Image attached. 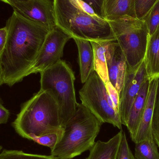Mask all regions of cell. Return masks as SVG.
<instances>
[{"mask_svg":"<svg viewBox=\"0 0 159 159\" xmlns=\"http://www.w3.org/2000/svg\"><path fill=\"white\" fill-rule=\"evenodd\" d=\"M5 27L7 38L0 64L4 84L11 87L27 77L49 30L14 9Z\"/></svg>","mask_w":159,"mask_h":159,"instance_id":"1","label":"cell"},{"mask_svg":"<svg viewBox=\"0 0 159 159\" xmlns=\"http://www.w3.org/2000/svg\"><path fill=\"white\" fill-rule=\"evenodd\" d=\"M56 24L73 38L116 41L108 20L82 0H53Z\"/></svg>","mask_w":159,"mask_h":159,"instance_id":"2","label":"cell"},{"mask_svg":"<svg viewBox=\"0 0 159 159\" xmlns=\"http://www.w3.org/2000/svg\"><path fill=\"white\" fill-rule=\"evenodd\" d=\"M19 135L30 140L62 129L58 105L49 92L40 90L21 104L19 113L12 123Z\"/></svg>","mask_w":159,"mask_h":159,"instance_id":"3","label":"cell"},{"mask_svg":"<svg viewBox=\"0 0 159 159\" xmlns=\"http://www.w3.org/2000/svg\"><path fill=\"white\" fill-rule=\"evenodd\" d=\"M103 122L82 103H78L73 116L62 126L60 137L51 155L72 159L89 150L95 143Z\"/></svg>","mask_w":159,"mask_h":159,"instance_id":"4","label":"cell"},{"mask_svg":"<svg viewBox=\"0 0 159 159\" xmlns=\"http://www.w3.org/2000/svg\"><path fill=\"white\" fill-rule=\"evenodd\" d=\"M40 74V90L49 92L56 100L59 108L62 127L73 116L78 105L75 89L74 73L61 60Z\"/></svg>","mask_w":159,"mask_h":159,"instance_id":"5","label":"cell"},{"mask_svg":"<svg viewBox=\"0 0 159 159\" xmlns=\"http://www.w3.org/2000/svg\"><path fill=\"white\" fill-rule=\"evenodd\" d=\"M130 69L143 61L149 33L145 20L129 16L108 21Z\"/></svg>","mask_w":159,"mask_h":159,"instance_id":"6","label":"cell"},{"mask_svg":"<svg viewBox=\"0 0 159 159\" xmlns=\"http://www.w3.org/2000/svg\"><path fill=\"white\" fill-rule=\"evenodd\" d=\"M81 103L103 123L122 130L119 112L109 97L104 83L93 71L79 91Z\"/></svg>","mask_w":159,"mask_h":159,"instance_id":"7","label":"cell"},{"mask_svg":"<svg viewBox=\"0 0 159 159\" xmlns=\"http://www.w3.org/2000/svg\"><path fill=\"white\" fill-rule=\"evenodd\" d=\"M71 37L56 25L49 31L39 54L27 76L41 73L61 60L63 50Z\"/></svg>","mask_w":159,"mask_h":159,"instance_id":"8","label":"cell"},{"mask_svg":"<svg viewBox=\"0 0 159 159\" xmlns=\"http://www.w3.org/2000/svg\"><path fill=\"white\" fill-rule=\"evenodd\" d=\"M148 79L144 61L132 69L127 67L123 87L119 95V114L122 125L126 126L133 103L142 85Z\"/></svg>","mask_w":159,"mask_h":159,"instance_id":"9","label":"cell"},{"mask_svg":"<svg viewBox=\"0 0 159 159\" xmlns=\"http://www.w3.org/2000/svg\"><path fill=\"white\" fill-rule=\"evenodd\" d=\"M12 7L25 17L44 25L49 30L56 26L54 3L51 0L18 2Z\"/></svg>","mask_w":159,"mask_h":159,"instance_id":"10","label":"cell"},{"mask_svg":"<svg viewBox=\"0 0 159 159\" xmlns=\"http://www.w3.org/2000/svg\"><path fill=\"white\" fill-rule=\"evenodd\" d=\"M106 56L108 80L120 95L123 87L128 64L116 41H110Z\"/></svg>","mask_w":159,"mask_h":159,"instance_id":"11","label":"cell"},{"mask_svg":"<svg viewBox=\"0 0 159 159\" xmlns=\"http://www.w3.org/2000/svg\"><path fill=\"white\" fill-rule=\"evenodd\" d=\"M159 80L158 78H155L150 81L146 105L133 141L135 144L147 139H154L152 134V121Z\"/></svg>","mask_w":159,"mask_h":159,"instance_id":"12","label":"cell"},{"mask_svg":"<svg viewBox=\"0 0 159 159\" xmlns=\"http://www.w3.org/2000/svg\"><path fill=\"white\" fill-rule=\"evenodd\" d=\"M150 80H147L142 85L130 108L126 126L131 140H134L139 124L146 105L149 92Z\"/></svg>","mask_w":159,"mask_h":159,"instance_id":"13","label":"cell"},{"mask_svg":"<svg viewBox=\"0 0 159 159\" xmlns=\"http://www.w3.org/2000/svg\"><path fill=\"white\" fill-rule=\"evenodd\" d=\"M123 134L121 130L107 142L99 140L95 142L86 159H117Z\"/></svg>","mask_w":159,"mask_h":159,"instance_id":"14","label":"cell"},{"mask_svg":"<svg viewBox=\"0 0 159 159\" xmlns=\"http://www.w3.org/2000/svg\"><path fill=\"white\" fill-rule=\"evenodd\" d=\"M143 61L149 80L159 79V27L148 37Z\"/></svg>","mask_w":159,"mask_h":159,"instance_id":"15","label":"cell"},{"mask_svg":"<svg viewBox=\"0 0 159 159\" xmlns=\"http://www.w3.org/2000/svg\"><path fill=\"white\" fill-rule=\"evenodd\" d=\"M77 45L79 57L80 80L84 83L94 71V53L90 42L73 38Z\"/></svg>","mask_w":159,"mask_h":159,"instance_id":"16","label":"cell"},{"mask_svg":"<svg viewBox=\"0 0 159 159\" xmlns=\"http://www.w3.org/2000/svg\"><path fill=\"white\" fill-rule=\"evenodd\" d=\"M103 8L108 21L125 16L136 17L135 0H103Z\"/></svg>","mask_w":159,"mask_h":159,"instance_id":"17","label":"cell"},{"mask_svg":"<svg viewBox=\"0 0 159 159\" xmlns=\"http://www.w3.org/2000/svg\"><path fill=\"white\" fill-rule=\"evenodd\" d=\"M111 41H90L94 53V70L106 84L109 82L106 63V51Z\"/></svg>","mask_w":159,"mask_h":159,"instance_id":"18","label":"cell"},{"mask_svg":"<svg viewBox=\"0 0 159 159\" xmlns=\"http://www.w3.org/2000/svg\"><path fill=\"white\" fill-rule=\"evenodd\" d=\"M134 157L136 159H159L158 146L154 139L135 143Z\"/></svg>","mask_w":159,"mask_h":159,"instance_id":"19","label":"cell"},{"mask_svg":"<svg viewBox=\"0 0 159 159\" xmlns=\"http://www.w3.org/2000/svg\"><path fill=\"white\" fill-rule=\"evenodd\" d=\"M0 159H61L54 156L26 153L22 150L3 149L0 152Z\"/></svg>","mask_w":159,"mask_h":159,"instance_id":"20","label":"cell"},{"mask_svg":"<svg viewBox=\"0 0 159 159\" xmlns=\"http://www.w3.org/2000/svg\"><path fill=\"white\" fill-rule=\"evenodd\" d=\"M143 19L146 22L149 36H150L159 27V0L152 7Z\"/></svg>","mask_w":159,"mask_h":159,"instance_id":"21","label":"cell"},{"mask_svg":"<svg viewBox=\"0 0 159 159\" xmlns=\"http://www.w3.org/2000/svg\"><path fill=\"white\" fill-rule=\"evenodd\" d=\"M62 131V129L60 131L47 134L40 136L32 135L30 137V140L34 141L39 145L48 147L52 149L57 144Z\"/></svg>","mask_w":159,"mask_h":159,"instance_id":"22","label":"cell"},{"mask_svg":"<svg viewBox=\"0 0 159 159\" xmlns=\"http://www.w3.org/2000/svg\"><path fill=\"white\" fill-rule=\"evenodd\" d=\"M152 130L154 141L159 148V80L154 105Z\"/></svg>","mask_w":159,"mask_h":159,"instance_id":"23","label":"cell"},{"mask_svg":"<svg viewBox=\"0 0 159 159\" xmlns=\"http://www.w3.org/2000/svg\"><path fill=\"white\" fill-rule=\"evenodd\" d=\"M158 0H135L136 17L143 19Z\"/></svg>","mask_w":159,"mask_h":159,"instance_id":"24","label":"cell"},{"mask_svg":"<svg viewBox=\"0 0 159 159\" xmlns=\"http://www.w3.org/2000/svg\"><path fill=\"white\" fill-rule=\"evenodd\" d=\"M117 159H136L130 148L126 134L124 132L118 152Z\"/></svg>","mask_w":159,"mask_h":159,"instance_id":"25","label":"cell"},{"mask_svg":"<svg viewBox=\"0 0 159 159\" xmlns=\"http://www.w3.org/2000/svg\"><path fill=\"white\" fill-rule=\"evenodd\" d=\"M106 87L109 97L116 109L119 112L120 96L118 92L110 82L106 84Z\"/></svg>","mask_w":159,"mask_h":159,"instance_id":"26","label":"cell"},{"mask_svg":"<svg viewBox=\"0 0 159 159\" xmlns=\"http://www.w3.org/2000/svg\"><path fill=\"white\" fill-rule=\"evenodd\" d=\"M82 1L89 5L98 16L105 18L103 0H82Z\"/></svg>","mask_w":159,"mask_h":159,"instance_id":"27","label":"cell"},{"mask_svg":"<svg viewBox=\"0 0 159 159\" xmlns=\"http://www.w3.org/2000/svg\"><path fill=\"white\" fill-rule=\"evenodd\" d=\"M10 115L9 110L4 106L2 101L0 98V125L7 123Z\"/></svg>","mask_w":159,"mask_h":159,"instance_id":"28","label":"cell"},{"mask_svg":"<svg viewBox=\"0 0 159 159\" xmlns=\"http://www.w3.org/2000/svg\"><path fill=\"white\" fill-rule=\"evenodd\" d=\"M7 30L6 27L0 29V54L2 52L7 38Z\"/></svg>","mask_w":159,"mask_h":159,"instance_id":"29","label":"cell"},{"mask_svg":"<svg viewBox=\"0 0 159 159\" xmlns=\"http://www.w3.org/2000/svg\"><path fill=\"white\" fill-rule=\"evenodd\" d=\"M2 2L5 3L9 4L11 7L15 3L18 2H23V1H29V0H0Z\"/></svg>","mask_w":159,"mask_h":159,"instance_id":"30","label":"cell"},{"mask_svg":"<svg viewBox=\"0 0 159 159\" xmlns=\"http://www.w3.org/2000/svg\"><path fill=\"white\" fill-rule=\"evenodd\" d=\"M4 84L3 79L2 72V67L0 64V87Z\"/></svg>","mask_w":159,"mask_h":159,"instance_id":"31","label":"cell"},{"mask_svg":"<svg viewBox=\"0 0 159 159\" xmlns=\"http://www.w3.org/2000/svg\"><path fill=\"white\" fill-rule=\"evenodd\" d=\"M2 146H1V145H0V152L2 151Z\"/></svg>","mask_w":159,"mask_h":159,"instance_id":"32","label":"cell"}]
</instances>
